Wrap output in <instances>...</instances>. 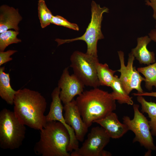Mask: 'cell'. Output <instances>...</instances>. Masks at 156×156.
Returning <instances> with one entry per match:
<instances>
[{
	"label": "cell",
	"mask_w": 156,
	"mask_h": 156,
	"mask_svg": "<svg viewBox=\"0 0 156 156\" xmlns=\"http://www.w3.org/2000/svg\"><path fill=\"white\" fill-rule=\"evenodd\" d=\"M14 112L23 124L40 131L47 123L46 99L38 92L25 88L17 90L14 99Z\"/></svg>",
	"instance_id": "obj_1"
},
{
	"label": "cell",
	"mask_w": 156,
	"mask_h": 156,
	"mask_svg": "<svg viewBox=\"0 0 156 156\" xmlns=\"http://www.w3.org/2000/svg\"><path fill=\"white\" fill-rule=\"evenodd\" d=\"M75 100L82 119L87 127L116 108V100L111 93L98 88L84 91Z\"/></svg>",
	"instance_id": "obj_2"
},
{
	"label": "cell",
	"mask_w": 156,
	"mask_h": 156,
	"mask_svg": "<svg viewBox=\"0 0 156 156\" xmlns=\"http://www.w3.org/2000/svg\"><path fill=\"white\" fill-rule=\"evenodd\" d=\"M40 138L34 147L36 154L42 156H70L67 148L70 136L65 126L59 121L47 122L40 131Z\"/></svg>",
	"instance_id": "obj_3"
},
{
	"label": "cell",
	"mask_w": 156,
	"mask_h": 156,
	"mask_svg": "<svg viewBox=\"0 0 156 156\" xmlns=\"http://www.w3.org/2000/svg\"><path fill=\"white\" fill-rule=\"evenodd\" d=\"M25 125L22 124L14 112L6 108L0 112V147L4 149L19 148L25 139Z\"/></svg>",
	"instance_id": "obj_4"
},
{
	"label": "cell",
	"mask_w": 156,
	"mask_h": 156,
	"mask_svg": "<svg viewBox=\"0 0 156 156\" xmlns=\"http://www.w3.org/2000/svg\"><path fill=\"white\" fill-rule=\"evenodd\" d=\"M91 18L90 23L84 34L81 36L75 38L62 40L56 39L55 41L58 46L65 43L75 41L82 40L87 45L86 53L94 57H98L97 46L99 40L103 39L104 36L101 30L103 14L108 13L109 9L105 7H101L99 4L92 1L91 3Z\"/></svg>",
	"instance_id": "obj_5"
},
{
	"label": "cell",
	"mask_w": 156,
	"mask_h": 156,
	"mask_svg": "<svg viewBox=\"0 0 156 156\" xmlns=\"http://www.w3.org/2000/svg\"><path fill=\"white\" fill-rule=\"evenodd\" d=\"M70 60L74 74L85 86L93 88L100 86L96 71L98 57L76 51L71 56Z\"/></svg>",
	"instance_id": "obj_6"
},
{
	"label": "cell",
	"mask_w": 156,
	"mask_h": 156,
	"mask_svg": "<svg viewBox=\"0 0 156 156\" xmlns=\"http://www.w3.org/2000/svg\"><path fill=\"white\" fill-rule=\"evenodd\" d=\"M133 105V118L131 119L129 116H124L123 123L127 126L129 130L133 131L135 135L133 143L138 142L150 152L155 151L156 146L153 142L149 121L140 111L139 105L135 104Z\"/></svg>",
	"instance_id": "obj_7"
},
{
	"label": "cell",
	"mask_w": 156,
	"mask_h": 156,
	"mask_svg": "<svg viewBox=\"0 0 156 156\" xmlns=\"http://www.w3.org/2000/svg\"><path fill=\"white\" fill-rule=\"evenodd\" d=\"M111 138L101 127H92L82 146L74 151L71 156H110L111 154L104 150Z\"/></svg>",
	"instance_id": "obj_8"
},
{
	"label": "cell",
	"mask_w": 156,
	"mask_h": 156,
	"mask_svg": "<svg viewBox=\"0 0 156 156\" xmlns=\"http://www.w3.org/2000/svg\"><path fill=\"white\" fill-rule=\"evenodd\" d=\"M120 62V67L117 71L120 73L119 80L125 92L129 95L133 90L137 91V93L140 94L144 92L141 84L144 81L145 78L140 74L135 67L133 66L135 57L130 53L128 55L127 65L125 64L124 54L121 51L118 52Z\"/></svg>",
	"instance_id": "obj_9"
},
{
	"label": "cell",
	"mask_w": 156,
	"mask_h": 156,
	"mask_svg": "<svg viewBox=\"0 0 156 156\" xmlns=\"http://www.w3.org/2000/svg\"><path fill=\"white\" fill-rule=\"evenodd\" d=\"M60 88L57 86L54 88L51 93L52 101L49 112L46 116V120L47 122L53 121H59L65 126L70 136V142L67 151L72 152L79 148L78 141L76 138L74 130L66 123L63 115L64 106L60 97Z\"/></svg>",
	"instance_id": "obj_10"
},
{
	"label": "cell",
	"mask_w": 156,
	"mask_h": 156,
	"mask_svg": "<svg viewBox=\"0 0 156 156\" xmlns=\"http://www.w3.org/2000/svg\"><path fill=\"white\" fill-rule=\"evenodd\" d=\"M84 86L74 74L70 75L68 67L66 68L58 83L61 101L64 104L71 101L75 96L80 95L84 91Z\"/></svg>",
	"instance_id": "obj_11"
},
{
	"label": "cell",
	"mask_w": 156,
	"mask_h": 156,
	"mask_svg": "<svg viewBox=\"0 0 156 156\" xmlns=\"http://www.w3.org/2000/svg\"><path fill=\"white\" fill-rule=\"evenodd\" d=\"M64 116L66 123L74 130L77 140L83 142L88 128L82 119L75 100L73 99L71 101L64 104Z\"/></svg>",
	"instance_id": "obj_12"
},
{
	"label": "cell",
	"mask_w": 156,
	"mask_h": 156,
	"mask_svg": "<svg viewBox=\"0 0 156 156\" xmlns=\"http://www.w3.org/2000/svg\"><path fill=\"white\" fill-rule=\"evenodd\" d=\"M99 124L111 138L118 139L129 130L127 126L119 120L116 114L113 112L104 117L93 122Z\"/></svg>",
	"instance_id": "obj_13"
},
{
	"label": "cell",
	"mask_w": 156,
	"mask_h": 156,
	"mask_svg": "<svg viewBox=\"0 0 156 156\" xmlns=\"http://www.w3.org/2000/svg\"><path fill=\"white\" fill-rule=\"evenodd\" d=\"M22 18L18 12V9H15L7 5L0 7V34L9 29H13L18 31V24Z\"/></svg>",
	"instance_id": "obj_14"
},
{
	"label": "cell",
	"mask_w": 156,
	"mask_h": 156,
	"mask_svg": "<svg viewBox=\"0 0 156 156\" xmlns=\"http://www.w3.org/2000/svg\"><path fill=\"white\" fill-rule=\"evenodd\" d=\"M151 41L148 36L138 37L136 46L131 49V53L141 64L149 65L155 62L154 53L149 51L147 48Z\"/></svg>",
	"instance_id": "obj_15"
},
{
	"label": "cell",
	"mask_w": 156,
	"mask_h": 156,
	"mask_svg": "<svg viewBox=\"0 0 156 156\" xmlns=\"http://www.w3.org/2000/svg\"><path fill=\"white\" fill-rule=\"evenodd\" d=\"M5 69V66L0 68V96L7 104L12 105L17 90L12 88L9 74L4 72Z\"/></svg>",
	"instance_id": "obj_16"
},
{
	"label": "cell",
	"mask_w": 156,
	"mask_h": 156,
	"mask_svg": "<svg viewBox=\"0 0 156 156\" xmlns=\"http://www.w3.org/2000/svg\"><path fill=\"white\" fill-rule=\"evenodd\" d=\"M138 101L141 106V112L147 114L150 118L149 121L152 135L156 136V103L146 101L143 96H137Z\"/></svg>",
	"instance_id": "obj_17"
},
{
	"label": "cell",
	"mask_w": 156,
	"mask_h": 156,
	"mask_svg": "<svg viewBox=\"0 0 156 156\" xmlns=\"http://www.w3.org/2000/svg\"><path fill=\"white\" fill-rule=\"evenodd\" d=\"M110 87L113 90L111 93L114 99L119 104L133 105L132 97L130 96L125 92L118 76L115 75Z\"/></svg>",
	"instance_id": "obj_18"
},
{
	"label": "cell",
	"mask_w": 156,
	"mask_h": 156,
	"mask_svg": "<svg viewBox=\"0 0 156 156\" xmlns=\"http://www.w3.org/2000/svg\"><path fill=\"white\" fill-rule=\"evenodd\" d=\"M97 76L100 86L110 87L114 78L116 71L109 68L106 63L98 62L96 65Z\"/></svg>",
	"instance_id": "obj_19"
},
{
	"label": "cell",
	"mask_w": 156,
	"mask_h": 156,
	"mask_svg": "<svg viewBox=\"0 0 156 156\" xmlns=\"http://www.w3.org/2000/svg\"><path fill=\"white\" fill-rule=\"evenodd\" d=\"M137 70L144 77L145 87L148 90H151L153 86L156 88V62Z\"/></svg>",
	"instance_id": "obj_20"
},
{
	"label": "cell",
	"mask_w": 156,
	"mask_h": 156,
	"mask_svg": "<svg viewBox=\"0 0 156 156\" xmlns=\"http://www.w3.org/2000/svg\"><path fill=\"white\" fill-rule=\"evenodd\" d=\"M38 11L41 27L44 28L51 23L53 15L47 7L44 0L38 1Z\"/></svg>",
	"instance_id": "obj_21"
},
{
	"label": "cell",
	"mask_w": 156,
	"mask_h": 156,
	"mask_svg": "<svg viewBox=\"0 0 156 156\" xmlns=\"http://www.w3.org/2000/svg\"><path fill=\"white\" fill-rule=\"evenodd\" d=\"M18 31L8 30L0 34V51H4L9 45L14 43H17L21 40L17 37Z\"/></svg>",
	"instance_id": "obj_22"
},
{
	"label": "cell",
	"mask_w": 156,
	"mask_h": 156,
	"mask_svg": "<svg viewBox=\"0 0 156 156\" xmlns=\"http://www.w3.org/2000/svg\"><path fill=\"white\" fill-rule=\"evenodd\" d=\"M51 23L62 26L73 30L79 31V27L76 24L71 23L60 16L53 15L51 20Z\"/></svg>",
	"instance_id": "obj_23"
},
{
	"label": "cell",
	"mask_w": 156,
	"mask_h": 156,
	"mask_svg": "<svg viewBox=\"0 0 156 156\" xmlns=\"http://www.w3.org/2000/svg\"><path fill=\"white\" fill-rule=\"evenodd\" d=\"M17 51L16 50H9L6 51H0V66L10 61L12 58L10 56Z\"/></svg>",
	"instance_id": "obj_24"
},
{
	"label": "cell",
	"mask_w": 156,
	"mask_h": 156,
	"mask_svg": "<svg viewBox=\"0 0 156 156\" xmlns=\"http://www.w3.org/2000/svg\"><path fill=\"white\" fill-rule=\"evenodd\" d=\"M145 4L150 7L153 11V17L156 21V0H145Z\"/></svg>",
	"instance_id": "obj_25"
},
{
	"label": "cell",
	"mask_w": 156,
	"mask_h": 156,
	"mask_svg": "<svg viewBox=\"0 0 156 156\" xmlns=\"http://www.w3.org/2000/svg\"><path fill=\"white\" fill-rule=\"evenodd\" d=\"M133 95L135 96H149L155 97L156 98V92H143V93L140 94H138L137 93H134Z\"/></svg>",
	"instance_id": "obj_26"
},
{
	"label": "cell",
	"mask_w": 156,
	"mask_h": 156,
	"mask_svg": "<svg viewBox=\"0 0 156 156\" xmlns=\"http://www.w3.org/2000/svg\"><path fill=\"white\" fill-rule=\"evenodd\" d=\"M148 36L151 40L156 42V29H151L148 34Z\"/></svg>",
	"instance_id": "obj_27"
},
{
	"label": "cell",
	"mask_w": 156,
	"mask_h": 156,
	"mask_svg": "<svg viewBox=\"0 0 156 156\" xmlns=\"http://www.w3.org/2000/svg\"><path fill=\"white\" fill-rule=\"evenodd\" d=\"M155 28L156 29V21H155Z\"/></svg>",
	"instance_id": "obj_28"
}]
</instances>
